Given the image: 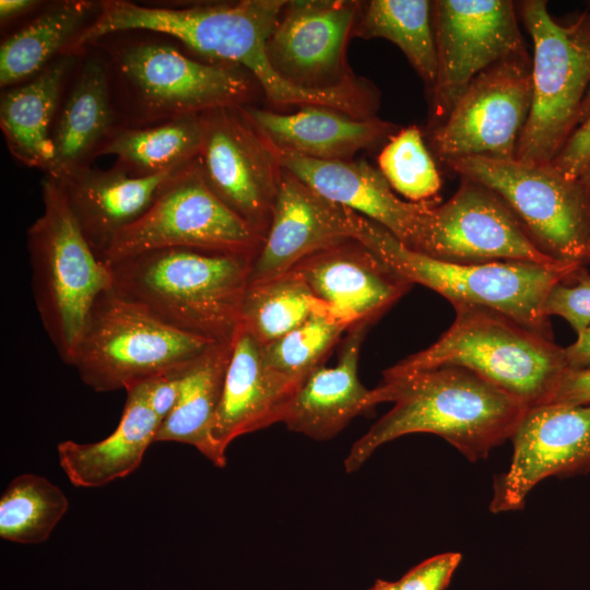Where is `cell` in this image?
I'll use <instances>...</instances> for the list:
<instances>
[{
  "label": "cell",
  "mask_w": 590,
  "mask_h": 590,
  "mask_svg": "<svg viewBox=\"0 0 590 590\" xmlns=\"http://www.w3.org/2000/svg\"><path fill=\"white\" fill-rule=\"evenodd\" d=\"M373 393L376 405L393 402V406L353 444L344 461L347 472L357 471L380 446L414 433L437 435L476 462L511 438L528 410L458 366L382 378Z\"/></svg>",
  "instance_id": "obj_1"
},
{
  "label": "cell",
  "mask_w": 590,
  "mask_h": 590,
  "mask_svg": "<svg viewBox=\"0 0 590 590\" xmlns=\"http://www.w3.org/2000/svg\"><path fill=\"white\" fill-rule=\"evenodd\" d=\"M253 256L193 247L143 251L107 264L111 288L181 332L232 340Z\"/></svg>",
  "instance_id": "obj_2"
},
{
  "label": "cell",
  "mask_w": 590,
  "mask_h": 590,
  "mask_svg": "<svg viewBox=\"0 0 590 590\" xmlns=\"http://www.w3.org/2000/svg\"><path fill=\"white\" fill-rule=\"evenodd\" d=\"M452 307L455 320L439 339L387 368L382 378L458 366L527 409L551 402L569 370L565 347L493 308L472 304Z\"/></svg>",
  "instance_id": "obj_3"
},
{
  "label": "cell",
  "mask_w": 590,
  "mask_h": 590,
  "mask_svg": "<svg viewBox=\"0 0 590 590\" xmlns=\"http://www.w3.org/2000/svg\"><path fill=\"white\" fill-rule=\"evenodd\" d=\"M351 238L366 246L411 284H421L453 304L498 310L522 326L553 339L543 304L550 288L579 264L540 266L502 261L458 263L412 250L384 226L346 209Z\"/></svg>",
  "instance_id": "obj_4"
},
{
  "label": "cell",
  "mask_w": 590,
  "mask_h": 590,
  "mask_svg": "<svg viewBox=\"0 0 590 590\" xmlns=\"http://www.w3.org/2000/svg\"><path fill=\"white\" fill-rule=\"evenodd\" d=\"M286 1L241 0L170 9L107 0L66 55L74 56L107 35L150 31L174 37L217 63L239 67L260 85H271L278 73L269 61L267 40Z\"/></svg>",
  "instance_id": "obj_5"
},
{
  "label": "cell",
  "mask_w": 590,
  "mask_h": 590,
  "mask_svg": "<svg viewBox=\"0 0 590 590\" xmlns=\"http://www.w3.org/2000/svg\"><path fill=\"white\" fill-rule=\"evenodd\" d=\"M43 213L27 229L31 286L43 328L69 365L88 312L111 288L109 267L84 238L69 204L49 177L42 181Z\"/></svg>",
  "instance_id": "obj_6"
},
{
  "label": "cell",
  "mask_w": 590,
  "mask_h": 590,
  "mask_svg": "<svg viewBox=\"0 0 590 590\" xmlns=\"http://www.w3.org/2000/svg\"><path fill=\"white\" fill-rule=\"evenodd\" d=\"M544 0L516 3L533 40L532 103L515 160L550 164L579 126L590 90V4L574 21L559 23Z\"/></svg>",
  "instance_id": "obj_7"
},
{
  "label": "cell",
  "mask_w": 590,
  "mask_h": 590,
  "mask_svg": "<svg viewBox=\"0 0 590 590\" xmlns=\"http://www.w3.org/2000/svg\"><path fill=\"white\" fill-rule=\"evenodd\" d=\"M216 342L162 322L113 288L93 304L69 366L96 392L185 371Z\"/></svg>",
  "instance_id": "obj_8"
},
{
  "label": "cell",
  "mask_w": 590,
  "mask_h": 590,
  "mask_svg": "<svg viewBox=\"0 0 590 590\" xmlns=\"http://www.w3.org/2000/svg\"><path fill=\"white\" fill-rule=\"evenodd\" d=\"M445 166L498 193L545 255L564 263H590V192L581 177H569L551 164L484 156Z\"/></svg>",
  "instance_id": "obj_9"
},
{
  "label": "cell",
  "mask_w": 590,
  "mask_h": 590,
  "mask_svg": "<svg viewBox=\"0 0 590 590\" xmlns=\"http://www.w3.org/2000/svg\"><path fill=\"white\" fill-rule=\"evenodd\" d=\"M113 64L129 99L133 127L249 105L259 86L239 67L201 62L160 43L121 47Z\"/></svg>",
  "instance_id": "obj_10"
},
{
  "label": "cell",
  "mask_w": 590,
  "mask_h": 590,
  "mask_svg": "<svg viewBox=\"0 0 590 590\" xmlns=\"http://www.w3.org/2000/svg\"><path fill=\"white\" fill-rule=\"evenodd\" d=\"M262 243L263 237L210 189L194 160L176 175L138 221L114 238L101 260L109 264L167 247L255 257Z\"/></svg>",
  "instance_id": "obj_11"
},
{
  "label": "cell",
  "mask_w": 590,
  "mask_h": 590,
  "mask_svg": "<svg viewBox=\"0 0 590 590\" xmlns=\"http://www.w3.org/2000/svg\"><path fill=\"white\" fill-rule=\"evenodd\" d=\"M437 75L429 96L428 131L441 125L480 73L528 55L516 3L510 0L432 1Z\"/></svg>",
  "instance_id": "obj_12"
},
{
  "label": "cell",
  "mask_w": 590,
  "mask_h": 590,
  "mask_svg": "<svg viewBox=\"0 0 590 590\" xmlns=\"http://www.w3.org/2000/svg\"><path fill=\"white\" fill-rule=\"evenodd\" d=\"M532 103V58L512 57L474 78L445 121L428 131L433 154L450 161L484 156L515 160Z\"/></svg>",
  "instance_id": "obj_13"
},
{
  "label": "cell",
  "mask_w": 590,
  "mask_h": 590,
  "mask_svg": "<svg viewBox=\"0 0 590 590\" xmlns=\"http://www.w3.org/2000/svg\"><path fill=\"white\" fill-rule=\"evenodd\" d=\"M240 107L205 113L197 161L216 197L264 239L283 168Z\"/></svg>",
  "instance_id": "obj_14"
},
{
  "label": "cell",
  "mask_w": 590,
  "mask_h": 590,
  "mask_svg": "<svg viewBox=\"0 0 590 590\" xmlns=\"http://www.w3.org/2000/svg\"><path fill=\"white\" fill-rule=\"evenodd\" d=\"M363 2L286 1L267 40L272 68L294 86L326 91L356 82L346 48Z\"/></svg>",
  "instance_id": "obj_15"
},
{
  "label": "cell",
  "mask_w": 590,
  "mask_h": 590,
  "mask_svg": "<svg viewBox=\"0 0 590 590\" xmlns=\"http://www.w3.org/2000/svg\"><path fill=\"white\" fill-rule=\"evenodd\" d=\"M425 255L469 264L502 261L564 264L538 247L498 193L463 177L451 198L434 208Z\"/></svg>",
  "instance_id": "obj_16"
},
{
  "label": "cell",
  "mask_w": 590,
  "mask_h": 590,
  "mask_svg": "<svg viewBox=\"0 0 590 590\" xmlns=\"http://www.w3.org/2000/svg\"><path fill=\"white\" fill-rule=\"evenodd\" d=\"M510 440V464L493 483L489 510L494 514L522 509L528 494L548 476L590 471V404L530 408Z\"/></svg>",
  "instance_id": "obj_17"
},
{
  "label": "cell",
  "mask_w": 590,
  "mask_h": 590,
  "mask_svg": "<svg viewBox=\"0 0 590 590\" xmlns=\"http://www.w3.org/2000/svg\"><path fill=\"white\" fill-rule=\"evenodd\" d=\"M262 139L283 168L319 194L384 226L408 248L426 252L436 202L399 198L379 169L365 161L309 158Z\"/></svg>",
  "instance_id": "obj_18"
},
{
  "label": "cell",
  "mask_w": 590,
  "mask_h": 590,
  "mask_svg": "<svg viewBox=\"0 0 590 590\" xmlns=\"http://www.w3.org/2000/svg\"><path fill=\"white\" fill-rule=\"evenodd\" d=\"M293 269L321 303L351 326L374 324L413 285L354 238L311 255Z\"/></svg>",
  "instance_id": "obj_19"
},
{
  "label": "cell",
  "mask_w": 590,
  "mask_h": 590,
  "mask_svg": "<svg viewBox=\"0 0 590 590\" xmlns=\"http://www.w3.org/2000/svg\"><path fill=\"white\" fill-rule=\"evenodd\" d=\"M350 238L346 208L283 168L270 225L252 260L249 283L284 274L305 258Z\"/></svg>",
  "instance_id": "obj_20"
},
{
  "label": "cell",
  "mask_w": 590,
  "mask_h": 590,
  "mask_svg": "<svg viewBox=\"0 0 590 590\" xmlns=\"http://www.w3.org/2000/svg\"><path fill=\"white\" fill-rule=\"evenodd\" d=\"M297 389L264 365L263 344L239 323L221 402L210 429V461L225 467V452L232 441L282 423Z\"/></svg>",
  "instance_id": "obj_21"
},
{
  "label": "cell",
  "mask_w": 590,
  "mask_h": 590,
  "mask_svg": "<svg viewBox=\"0 0 590 590\" xmlns=\"http://www.w3.org/2000/svg\"><path fill=\"white\" fill-rule=\"evenodd\" d=\"M187 165L149 177H132L114 166L107 170L81 166L47 176L101 259L114 238L138 221Z\"/></svg>",
  "instance_id": "obj_22"
},
{
  "label": "cell",
  "mask_w": 590,
  "mask_h": 590,
  "mask_svg": "<svg viewBox=\"0 0 590 590\" xmlns=\"http://www.w3.org/2000/svg\"><path fill=\"white\" fill-rule=\"evenodd\" d=\"M241 113L256 131L279 149L322 161H351L363 150L386 144L400 128L378 117L362 119L337 108L305 105L280 113L245 105Z\"/></svg>",
  "instance_id": "obj_23"
},
{
  "label": "cell",
  "mask_w": 590,
  "mask_h": 590,
  "mask_svg": "<svg viewBox=\"0 0 590 590\" xmlns=\"http://www.w3.org/2000/svg\"><path fill=\"white\" fill-rule=\"evenodd\" d=\"M371 326L353 324L340 344L335 365L316 368L302 382L282 420L288 429L326 440L376 406L373 389L358 378L359 353Z\"/></svg>",
  "instance_id": "obj_24"
},
{
  "label": "cell",
  "mask_w": 590,
  "mask_h": 590,
  "mask_svg": "<svg viewBox=\"0 0 590 590\" xmlns=\"http://www.w3.org/2000/svg\"><path fill=\"white\" fill-rule=\"evenodd\" d=\"M119 424L106 438L80 444L64 440L57 445L58 461L72 485L102 487L135 471L161 427L148 400L146 381L126 390Z\"/></svg>",
  "instance_id": "obj_25"
},
{
  "label": "cell",
  "mask_w": 590,
  "mask_h": 590,
  "mask_svg": "<svg viewBox=\"0 0 590 590\" xmlns=\"http://www.w3.org/2000/svg\"><path fill=\"white\" fill-rule=\"evenodd\" d=\"M74 56L62 55L1 96L0 127L11 155L45 173L54 160L51 132L64 79Z\"/></svg>",
  "instance_id": "obj_26"
},
{
  "label": "cell",
  "mask_w": 590,
  "mask_h": 590,
  "mask_svg": "<svg viewBox=\"0 0 590 590\" xmlns=\"http://www.w3.org/2000/svg\"><path fill=\"white\" fill-rule=\"evenodd\" d=\"M117 128L107 68L91 59L82 67L54 125V160L46 175L91 166Z\"/></svg>",
  "instance_id": "obj_27"
},
{
  "label": "cell",
  "mask_w": 590,
  "mask_h": 590,
  "mask_svg": "<svg viewBox=\"0 0 590 590\" xmlns=\"http://www.w3.org/2000/svg\"><path fill=\"white\" fill-rule=\"evenodd\" d=\"M99 4L66 0L49 5L8 37L0 47V85L9 87L38 74L71 44L96 15Z\"/></svg>",
  "instance_id": "obj_28"
},
{
  "label": "cell",
  "mask_w": 590,
  "mask_h": 590,
  "mask_svg": "<svg viewBox=\"0 0 590 590\" xmlns=\"http://www.w3.org/2000/svg\"><path fill=\"white\" fill-rule=\"evenodd\" d=\"M205 113L148 127H118L98 152L116 157L114 167L132 177H149L197 160Z\"/></svg>",
  "instance_id": "obj_29"
},
{
  "label": "cell",
  "mask_w": 590,
  "mask_h": 590,
  "mask_svg": "<svg viewBox=\"0 0 590 590\" xmlns=\"http://www.w3.org/2000/svg\"><path fill=\"white\" fill-rule=\"evenodd\" d=\"M232 349L233 339L216 342L185 371L177 404L161 424L155 441L193 446L210 460L209 435L221 402Z\"/></svg>",
  "instance_id": "obj_30"
},
{
  "label": "cell",
  "mask_w": 590,
  "mask_h": 590,
  "mask_svg": "<svg viewBox=\"0 0 590 590\" xmlns=\"http://www.w3.org/2000/svg\"><path fill=\"white\" fill-rule=\"evenodd\" d=\"M352 37L384 38L398 46L430 96L437 75L432 1L371 0L363 3Z\"/></svg>",
  "instance_id": "obj_31"
},
{
  "label": "cell",
  "mask_w": 590,
  "mask_h": 590,
  "mask_svg": "<svg viewBox=\"0 0 590 590\" xmlns=\"http://www.w3.org/2000/svg\"><path fill=\"white\" fill-rule=\"evenodd\" d=\"M321 305L303 276L292 269L248 284L239 323L266 345L304 323Z\"/></svg>",
  "instance_id": "obj_32"
},
{
  "label": "cell",
  "mask_w": 590,
  "mask_h": 590,
  "mask_svg": "<svg viewBox=\"0 0 590 590\" xmlns=\"http://www.w3.org/2000/svg\"><path fill=\"white\" fill-rule=\"evenodd\" d=\"M68 508L67 496L46 477L17 475L0 497V538L20 544L43 543Z\"/></svg>",
  "instance_id": "obj_33"
},
{
  "label": "cell",
  "mask_w": 590,
  "mask_h": 590,
  "mask_svg": "<svg viewBox=\"0 0 590 590\" xmlns=\"http://www.w3.org/2000/svg\"><path fill=\"white\" fill-rule=\"evenodd\" d=\"M352 326L323 303L300 326L263 345L264 365L299 388L326 359Z\"/></svg>",
  "instance_id": "obj_34"
},
{
  "label": "cell",
  "mask_w": 590,
  "mask_h": 590,
  "mask_svg": "<svg viewBox=\"0 0 590 590\" xmlns=\"http://www.w3.org/2000/svg\"><path fill=\"white\" fill-rule=\"evenodd\" d=\"M377 163L392 190L406 201L436 202L441 177L418 127L400 128L384 144Z\"/></svg>",
  "instance_id": "obj_35"
},
{
  "label": "cell",
  "mask_w": 590,
  "mask_h": 590,
  "mask_svg": "<svg viewBox=\"0 0 590 590\" xmlns=\"http://www.w3.org/2000/svg\"><path fill=\"white\" fill-rule=\"evenodd\" d=\"M543 312L548 318H564L577 334L590 327V273L586 266L576 268L550 288Z\"/></svg>",
  "instance_id": "obj_36"
},
{
  "label": "cell",
  "mask_w": 590,
  "mask_h": 590,
  "mask_svg": "<svg viewBox=\"0 0 590 590\" xmlns=\"http://www.w3.org/2000/svg\"><path fill=\"white\" fill-rule=\"evenodd\" d=\"M460 553L448 552L429 557L414 566L400 580V590H445L459 566Z\"/></svg>",
  "instance_id": "obj_37"
},
{
  "label": "cell",
  "mask_w": 590,
  "mask_h": 590,
  "mask_svg": "<svg viewBox=\"0 0 590 590\" xmlns=\"http://www.w3.org/2000/svg\"><path fill=\"white\" fill-rule=\"evenodd\" d=\"M550 164L569 177H580L590 166V90L578 128Z\"/></svg>",
  "instance_id": "obj_38"
},
{
  "label": "cell",
  "mask_w": 590,
  "mask_h": 590,
  "mask_svg": "<svg viewBox=\"0 0 590 590\" xmlns=\"http://www.w3.org/2000/svg\"><path fill=\"white\" fill-rule=\"evenodd\" d=\"M185 371L166 374L146 380L149 404L161 424L177 404Z\"/></svg>",
  "instance_id": "obj_39"
},
{
  "label": "cell",
  "mask_w": 590,
  "mask_h": 590,
  "mask_svg": "<svg viewBox=\"0 0 590 590\" xmlns=\"http://www.w3.org/2000/svg\"><path fill=\"white\" fill-rule=\"evenodd\" d=\"M550 403L583 405L590 404V367L568 370L562 379Z\"/></svg>",
  "instance_id": "obj_40"
},
{
  "label": "cell",
  "mask_w": 590,
  "mask_h": 590,
  "mask_svg": "<svg viewBox=\"0 0 590 590\" xmlns=\"http://www.w3.org/2000/svg\"><path fill=\"white\" fill-rule=\"evenodd\" d=\"M565 354L570 370L590 367V327L577 334V340L565 347Z\"/></svg>",
  "instance_id": "obj_41"
},
{
  "label": "cell",
  "mask_w": 590,
  "mask_h": 590,
  "mask_svg": "<svg viewBox=\"0 0 590 590\" xmlns=\"http://www.w3.org/2000/svg\"><path fill=\"white\" fill-rule=\"evenodd\" d=\"M38 4L34 0H1L0 1V19L5 22L15 19Z\"/></svg>",
  "instance_id": "obj_42"
},
{
  "label": "cell",
  "mask_w": 590,
  "mask_h": 590,
  "mask_svg": "<svg viewBox=\"0 0 590 590\" xmlns=\"http://www.w3.org/2000/svg\"><path fill=\"white\" fill-rule=\"evenodd\" d=\"M368 590H400L398 581L378 579Z\"/></svg>",
  "instance_id": "obj_43"
},
{
  "label": "cell",
  "mask_w": 590,
  "mask_h": 590,
  "mask_svg": "<svg viewBox=\"0 0 590 590\" xmlns=\"http://www.w3.org/2000/svg\"><path fill=\"white\" fill-rule=\"evenodd\" d=\"M585 184L587 185L590 192V166L581 174L580 176Z\"/></svg>",
  "instance_id": "obj_44"
}]
</instances>
